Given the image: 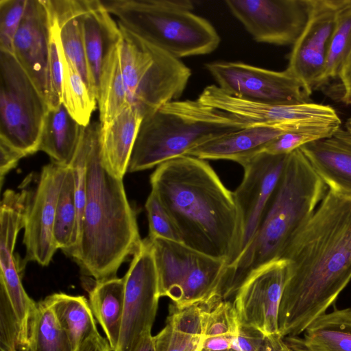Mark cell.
I'll list each match as a JSON object with an SVG mask.
<instances>
[{"label": "cell", "instance_id": "cell-1", "mask_svg": "<svg viewBox=\"0 0 351 351\" xmlns=\"http://www.w3.org/2000/svg\"><path fill=\"white\" fill-rule=\"evenodd\" d=\"M278 314L280 336H298L351 280V195L328 190L295 233Z\"/></svg>", "mask_w": 351, "mask_h": 351}, {"label": "cell", "instance_id": "cell-2", "mask_svg": "<svg viewBox=\"0 0 351 351\" xmlns=\"http://www.w3.org/2000/svg\"><path fill=\"white\" fill-rule=\"evenodd\" d=\"M150 184L184 244L227 267L236 261L243 239L241 213L234 191L206 160L188 155L167 160L157 166Z\"/></svg>", "mask_w": 351, "mask_h": 351}, {"label": "cell", "instance_id": "cell-3", "mask_svg": "<svg viewBox=\"0 0 351 351\" xmlns=\"http://www.w3.org/2000/svg\"><path fill=\"white\" fill-rule=\"evenodd\" d=\"M100 128V122L95 121L82 130L86 145V195L79 241L71 255L82 272L96 281L115 277L143 241L123 178L103 160Z\"/></svg>", "mask_w": 351, "mask_h": 351}, {"label": "cell", "instance_id": "cell-4", "mask_svg": "<svg viewBox=\"0 0 351 351\" xmlns=\"http://www.w3.org/2000/svg\"><path fill=\"white\" fill-rule=\"evenodd\" d=\"M328 188L300 149L288 155L277 187L254 237L222 280L227 297L254 271L284 254L300 227L313 215Z\"/></svg>", "mask_w": 351, "mask_h": 351}, {"label": "cell", "instance_id": "cell-5", "mask_svg": "<svg viewBox=\"0 0 351 351\" xmlns=\"http://www.w3.org/2000/svg\"><path fill=\"white\" fill-rule=\"evenodd\" d=\"M196 100H175L142 119L128 171L136 172L182 156L213 138L250 125Z\"/></svg>", "mask_w": 351, "mask_h": 351}, {"label": "cell", "instance_id": "cell-6", "mask_svg": "<svg viewBox=\"0 0 351 351\" xmlns=\"http://www.w3.org/2000/svg\"><path fill=\"white\" fill-rule=\"evenodd\" d=\"M119 27L180 59L206 55L220 36L206 19L194 14L189 0H100Z\"/></svg>", "mask_w": 351, "mask_h": 351}, {"label": "cell", "instance_id": "cell-7", "mask_svg": "<svg viewBox=\"0 0 351 351\" xmlns=\"http://www.w3.org/2000/svg\"><path fill=\"white\" fill-rule=\"evenodd\" d=\"M120 62L129 104L143 118L177 100L191 75L180 59L121 27Z\"/></svg>", "mask_w": 351, "mask_h": 351}, {"label": "cell", "instance_id": "cell-8", "mask_svg": "<svg viewBox=\"0 0 351 351\" xmlns=\"http://www.w3.org/2000/svg\"><path fill=\"white\" fill-rule=\"evenodd\" d=\"M149 240L157 271L160 298H169L178 307L216 298L223 300L221 289L227 268L224 261L181 242L162 238Z\"/></svg>", "mask_w": 351, "mask_h": 351}, {"label": "cell", "instance_id": "cell-9", "mask_svg": "<svg viewBox=\"0 0 351 351\" xmlns=\"http://www.w3.org/2000/svg\"><path fill=\"white\" fill-rule=\"evenodd\" d=\"M0 141L25 157L39 151L49 104L13 53L0 51Z\"/></svg>", "mask_w": 351, "mask_h": 351}, {"label": "cell", "instance_id": "cell-10", "mask_svg": "<svg viewBox=\"0 0 351 351\" xmlns=\"http://www.w3.org/2000/svg\"><path fill=\"white\" fill-rule=\"evenodd\" d=\"M206 69L223 91L243 100L273 105L312 102L287 69L277 71L239 62H209Z\"/></svg>", "mask_w": 351, "mask_h": 351}, {"label": "cell", "instance_id": "cell-11", "mask_svg": "<svg viewBox=\"0 0 351 351\" xmlns=\"http://www.w3.org/2000/svg\"><path fill=\"white\" fill-rule=\"evenodd\" d=\"M124 280V311L117 351H129L139 339L152 333L158 300L157 271L149 239L133 254Z\"/></svg>", "mask_w": 351, "mask_h": 351}, {"label": "cell", "instance_id": "cell-12", "mask_svg": "<svg viewBox=\"0 0 351 351\" xmlns=\"http://www.w3.org/2000/svg\"><path fill=\"white\" fill-rule=\"evenodd\" d=\"M351 0H308V17L293 45L287 69L311 95L319 88L339 11Z\"/></svg>", "mask_w": 351, "mask_h": 351}, {"label": "cell", "instance_id": "cell-13", "mask_svg": "<svg viewBox=\"0 0 351 351\" xmlns=\"http://www.w3.org/2000/svg\"><path fill=\"white\" fill-rule=\"evenodd\" d=\"M197 99L204 104L223 110L251 125L339 128L341 123L335 109L327 105L313 101L293 105L252 102L231 96L214 84L205 87Z\"/></svg>", "mask_w": 351, "mask_h": 351}, {"label": "cell", "instance_id": "cell-14", "mask_svg": "<svg viewBox=\"0 0 351 351\" xmlns=\"http://www.w3.org/2000/svg\"><path fill=\"white\" fill-rule=\"evenodd\" d=\"M226 5L258 43L293 45L307 22L308 0H226Z\"/></svg>", "mask_w": 351, "mask_h": 351}, {"label": "cell", "instance_id": "cell-15", "mask_svg": "<svg viewBox=\"0 0 351 351\" xmlns=\"http://www.w3.org/2000/svg\"><path fill=\"white\" fill-rule=\"evenodd\" d=\"M30 191L6 190L0 207V292L8 298L21 328L27 326L36 302L22 284V265L14 255L18 234L24 228Z\"/></svg>", "mask_w": 351, "mask_h": 351}, {"label": "cell", "instance_id": "cell-16", "mask_svg": "<svg viewBox=\"0 0 351 351\" xmlns=\"http://www.w3.org/2000/svg\"><path fill=\"white\" fill-rule=\"evenodd\" d=\"M287 267L285 260L271 262L243 282L232 303L239 325L255 329L267 337L280 335L278 314Z\"/></svg>", "mask_w": 351, "mask_h": 351}, {"label": "cell", "instance_id": "cell-17", "mask_svg": "<svg viewBox=\"0 0 351 351\" xmlns=\"http://www.w3.org/2000/svg\"><path fill=\"white\" fill-rule=\"evenodd\" d=\"M68 167L52 162L46 165L33 193L30 192L23 228L26 261L47 266L58 249L53 226L57 201Z\"/></svg>", "mask_w": 351, "mask_h": 351}, {"label": "cell", "instance_id": "cell-18", "mask_svg": "<svg viewBox=\"0 0 351 351\" xmlns=\"http://www.w3.org/2000/svg\"><path fill=\"white\" fill-rule=\"evenodd\" d=\"M289 154L276 155L263 152L241 165L243 177L234 191L243 223L241 254L250 243L258 230Z\"/></svg>", "mask_w": 351, "mask_h": 351}, {"label": "cell", "instance_id": "cell-19", "mask_svg": "<svg viewBox=\"0 0 351 351\" xmlns=\"http://www.w3.org/2000/svg\"><path fill=\"white\" fill-rule=\"evenodd\" d=\"M50 38L51 17L46 0H28L14 37L13 54L49 106Z\"/></svg>", "mask_w": 351, "mask_h": 351}, {"label": "cell", "instance_id": "cell-20", "mask_svg": "<svg viewBox=\"0 0 351 351\" xmlns=\"http://www.w3.org/2000/svg\"><path fill=\"white\" fill-rule=\"evenodd\" d=\"M317 127V126H315ZM290 125H250L205 142L189 150L186 155L202 160H228L243 165L280 135L290 131L305 129Z\"/></svg>", "mask_w": 351, "mask_h": 351}, {"label": "cell", "instance_id": "cell-21", "mask_svg": "<svg viewBox=\"0 0 351 351\" xmlns=\"http://www.w3.org/2000/svg\"><path fill=\"white\" fill-rule=\"evenodd\" d=\"M299 149L328 190L351 195V132L340 127Z\"/></svg>", "mask_w": 351, "mask_h": 351}, {"label": "cell", "instance_id": "cell-22", "mask_svg": "<svg viewBox=\"0 0 351 351\" xmlns=\"http://www.w3.org/2000/svg\"><path fill=\"white\" fill-rule=\"evenodd\" d=\"M84 51L91 93L97 99L103 66L122 38L120 27L100 0H89L83 18Z\"/></svg>", "mask_w": 351, "mask_h": 351}, {"label": "cell", "instance_id": "cell-23", "mask_svg": "<svg viewBox=\"0 0 351 351\" xmlns=\"http://www.w3.org/2000/svg\"><path fill=\"white\" fill-rule=\"evenodd\" d=\"M302 334L283 338L291 351H351V308L320 315Z\"/></svg>", "mask_w": 351, "mask_h": 351}, {"label": "cell", "instance_id": "cell-24", "mask_svg": "<svg viewBox=\"0 0 351 351\" xmlns=\"http://www.w3.org/2000/svg\"><path fill=\"white\" fill-rule=\"evenodd\" d=\"M142 119L137 108L129 105L110 122L101 124L99 141L103 160L120 178L128 172Z\"/></svg>", "mask_w": 351, "mask_h": 351}, {"label": "cell", "instance_id": "cell-25", "mask_svg": "<svg viewBox=\"0 0 351 351\" xmlns=\"http://www.w3.org/2000/svg\"><path fill=\"white\" fill-rule=\"evenodd\" d=\"M213 302L170 306L165 327L153 336L156 351H198L206 312Z\"/></svg>", "mask_w": 351, "mask_h": 351}, {"label": "cell", "instance_id": "cell-26", "mask_svg": "<svg viewBox=\"0 0 351 351\" xmlns=\"http://www.w3.org/2000/svg\"><path fill=\"white\" fill-rule=\"evenodd\" d=\"M46 1L58 26L64 53L78 71L90 90L83 27V18L89 0Z\"/></svg>", "mask_w": 351, "mask_h": 351}, {"label": "cell", "instance_id": "cell-27", "mask_svg": "<svg viewBox=\"0 0 351 351\" xmlns=\"http://www.w3.org/2000/svg\"><path fill=\"white\" fill-rule=\"evenodd\" d=\"M83 125L70 114L62 103L49 108L47 112L39 146L52 162L69 167L80 143Z\"/></svg>", "mask_w": 351, "mask_h": 351}, {"label": "cell", "instance_id": "cell-28", "mask_svg": "<svg viewBox=\"0 0 351 351\" xmlns=\"http://www.w3.org/2000/svg\"><path fill=\"white\" fill-rule=\"evenodd\" d=\"M124 280L117 276L96 281L89 291V304L112 351H117L124 311Z\"/></svg>", "mask_w": 351, "mask_h": 351}, {"label": "cell", "instance_id": "cell-29", "mask_svg": "<svg viewBox=\"0 0 351 351\" xmlns=\"http://www.w3.org/2000/svg\"><path fill=\"white\" fill-rule=\"evenodd\" d=\"M45 300L53 311L75 351L88 339L99 333L85 297L56 293Z\"/></svg>", "mask_w": 351, "mask_h": 351}, {"label": "cell", "instance_id": "cell-30", "mask_svg": "<svg viewBox=\"0 0 351 351\" xmlns=\"http://www.w3.org/2000/svg\"><path fill=\"white\" fill-rule=\"evenodd\" d=\"M120 43L110 53L101 73L97 101L101 125L110 122L130 105L121 66Z\"/></svg>", "mask_w": 351, "mask_h": 351}, {"label": "cell", "instance_id": "cell-31", "mask_svg": "<svg viewBox=\"0 0 351 351\" xmlns=\"http://www.w3.org/2000/svg\"><path fill=\"white\" fill-rule=\"evenodd\" d=\"M26 351H75L45 300L36 302L29 321Z\"/></svg>", "mask_w": 351, "mask_h": 351}, {"label": "cell", "instance_id": "cell-32", "mask_svg": "<svg viewBox=\"0 0 351 351\" xmlns=\"http://www.w3.org/2000/svg\"><path fill=\"white\" fill-rule=\"evenodd\" d=\"M238 328L232 303L219 302L206 312L198 351H228L232 348Z\"/></svg>", "mask_w": 351, "mask_h": 351}, {"label": "cell", "instance_id": "cell-33", "mask_svg": "<svg viewBox=\"0 0 351 351\" xmlns=\"http://www.w3.org/2000/svg\"><path fill=\"white\" fill-rule=\"evenodd\" d=\"M62 104L70 114L81 125L90 122L97 99L90 92L78 71L65 56L62 47Z\"/></svg>", "mask_w": 351, "mask_h": 351}, {"label": "cell", "instance_id": "cell-34", "mask_svg": "<svg viewBox=\"0 0 351 351\" xmlns=\"http://www.w3.org/2000/svg\"><path fill=\"white\" fill-rule=\"evenodd\" d=\"M351 56V1L337 16L328 50L324 71L319 88L339 78L340 71Z\"/></svg>", "mask_w": 351, "mask_h": 351}, {"label": "cell", "instance_id": "cell-35", "mask_svg": "<svg viewBox=\"0 0 351 351\" xmlns=\"http://www.w3.org/2000/svg\"><path fill=\"white\" fill-rule=\"evenodd\" d=\"M76 222L74 181L69 166L58 195L53 226V237L57 247L65 253L71 247Z\"/></svg>", "mask_w": 351, "mask_h": 351}, {"label": "cell", "instance_id": "cell-36", "mask_svg": "<svg viewBox=\"0 0 351 351\" xmlns=\"http://www.w3.org/2000/svg\"><path fill=\"white\" fill-rule=\"evenodd\" d=\"M69 167L73 177L77 209L75 230L71 247L66 253L71 256L79 241L86 195V145L82 132L76 153Z\"/></svg>", "mask_w": 351, "mask_h": 351}, {"label": "cell", "instance_id": "cell-37", "mask_svg": "<svg viewBox=\"0 0 351 351\" xmlns=\"http://www.w3.org/2000/svg\"><path fill=\"white\" fill-rule=\"evenodd\" d=\"M339 128L317 126L287 132L272 141L264 152L276 155L288 154L308 143L332 135Z\"/></svg>", "mask_w": 351, "mask_h": 351}, {"label": "cell", "instance_id": "cell-38", "mask_svg": "<svg viewBox=\"0 0 351 351\" xmlns=\"http://www.w3.org/2000/svg\"><path fill=\"white\" fill-rule=\"evenodd\" d=\"M149 239L162 238L182 242L180 234L157 195L151 191L145 202Z\"/></svg>", "mask_w": 351, "mask_h": 351}, {"label": "cell", "instance_id": "cell-39", "mask_svg": "<svg viewBox=\"0 0 351 351\" xmlns=\"http://www.w3.org/2000/svg\"><path fill=\"white\" fill-rule=\"evenodd\" d=\"M28 0H0V51L13 53L14 40Z\"/></svg>", "mask_w": 351, "mask_h": 351}, {"label": "cell", "instance_id": "cell-40", "mask_svg": "<svg viewBox=\"0 0 351 351\" xmlns=\"http://www.w3.org/2000/svg\"><path fill=\"white\" fill-rule=\"evenodd\" d=\"M48 10L51 17L49 60L51 101L49 104V108H54L59 106L62 103V64L61 59L62 45L60 38L58 26L49 8Z\"/></svg>", "mask_w": 351, "mask_h": 351}, {"label": "cell", "instance_id": "cell-41", "mask_svg": "<svg viewBox=\"0 0 351 351\" xmlns=\"http://www.w3.org/2000/svg\"><path fill=\"white\" fill-rule=\"evenodd\" d=\"M285 344L280 335L267 337L255 329L239 325L232 348L237 351H279Z\"/></svg>", "mask_w": 351, "mask_h": 351}, {"label": "cell", "instance_id": "cell-42", "mask_svg": "<svg viewBox=\"0 0 351 351\" xmlns=\"http://www.w3.org/2000/svg\"><path fill=\"white\" fill-rule=\"evenodd\" d=\"M21 350L19 324L6 296L0 292V351Z\"/></svg>", "mask_w": 351, "mask_h": 351}, {"label": "cell", "instance_id": "cell-43", "mask_svg": "<svg viewBox=\"0 0 351 351\" xmlns=\"http://www.w3.org/2000/svg\"><path fill=\"white\" fill-rule=\"evenodd\" d=\"M25 157L21 153L0 141V180L2 187L5 176Z\"/></svg>", "mask_w": 351, "mask_h": 351}, {"label": "cell", "instance_id": "cell-44", "mask_svg": "<svg viewBox=\"0 0 351 351\" xmlns=\"http://www.w3.org/2000/svg\"><path fill=\"white\" fill-rule=\"evenodd\" d=\"M342 88L341 101L347 104H351V56L343 64L339 78Z\"/></svg>", "mask_w": 351, "mask_h": 351}, {"label": "cell", "instance_id": "cell-45", "mask_svg": "<svg viewBox=\"0 0 351 351\" xmlns=\"http://www.w3.org/2000/svg\"><path fill=\"white\" fill-rule=\"evenodd\" d=\"M129 351H156L152 333L142 337Z\"/></svg>", "mask_w": 351, "mask_h": 351}, {"label": "cell", "instance_id": "cell-46", "mask_svg": "<svg viewBox=\"0 0 351 351\" xmlns=\"http://www.w3.org/2000/svg\"><path fill=\"white\" fill-rule=\"evenodd\" d=\"M279 351H291V349L285 343V346Z\"/></svg>", "mask_w": 351, "mask_h": 351}, {"label": "cell", "instance_id": "cell-47", "mask_svg": "<svg viewBox=\"0 0 351 351\" xmlns=\"http://www.w3.org/2000/svg\"><path fill=\"white\" fill-rule=\"evenodd\" d=\"M228 351H237V350H234V349L231 348V349H230V350H229Z\"/></svg>", "mask_w": 351, "mask_h": 351}]
</instances>
